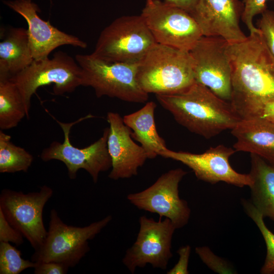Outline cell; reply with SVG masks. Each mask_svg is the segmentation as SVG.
I'll list each match as a JSON object with an SVG mask.
<instances>
[{
	"mask_svg": "<svg viewBox=\"0 0 274 274\" xmlns=\"http://www.w3.org/2000/svg\"><path fill=\"white\" fill-rule=\"evenodd\" d=\"M228 53L232 72L230 102L241 119L256 117L266 103L274 100V56L261 32L229 44Z\"/></svg>",
	"mask_w": 274,
	"mask_h": 274,
	"instance_id": "cell-1",
	"label": "cell"
},
{
	"mask_svg": "<svg viewBox=\"0 0 274 274\" xmlns=\"http://www.w3.org/2000/svg\"><path fill=\"white\" fill-rule=\"evenodd\" d=\"M156 97L177 123L206 139L231 130L242 119L230 102L196 82L182 93Z\"/></svg>",
	"mask_w": 274,
	"mask_h": 274,
	"instance_id": "cell-2",
	"label": "cell"
},
{
	"mask_svg": "<svg viewBox=\"0 0 274 274\" xmlns=\"http://www.w3.org/2000/svg\"><path fill=\"white\" fill-rule=\"evenodd\" d=\"M136 79L148 94L185 91L195 83L190 52L156 43L138 63Z\"/></svg>",
	"mask_w": 274,
	"mask_h": 274,
	"instance_id": "cell-3",
	"label": "cell"
},
{
	"mask_svg": "<svg viewBox=\"0 0 274 274\" xmlns=\"http://www.w3.org/2000/svg\"><path fill=\"white\" fill-rule=\"evenodd\" d=\"M111 215L84 227L65 224L57 211H50L49 228L46 237L41 246L31 257L36 262H56L69 268L76 266L89 251V241L112 221Z\"/></svg>",
	"mask_w": 274,
	"mask_h": 274,
	"instance_id": "cell-4",
	"label": "cell"
},
{
	"mask_svg": "<svg viewBox=\"0 0 274 274\" xmlns=\"http://www.w3.org/2000/svg\"><path fill=\"white\" fill-rule=\"evenodd\" d=\"M75 59L81 68V86L92 87L96 97L107 96L135 103L148 99L149 94L136 79L138 63L109 62L92 53L77 54Z\"/></svg>",
	"mask_w": 274,
	"mask_h": 274,
	"instance_id": "cell-5",
	"label": "cell"
},
{
	"mask_svg": "<svg viewBox=\"0 0 274 274\" xmlns=\"http://www.w3.org/2000/svg\"><path fill=\"white\" fill-rule=\"evenodd\" d=\"M156 43L141 14L123 16L101 31L92 53L109 62L137 64Z\"/></svg>",
	"mask_w": 274,
	"mask_h": 274,
	"instance_id": "cell-6",
	"label": "cell"
},
{
	"mask_svg": "<svg viewBox=\"0 0 274 274\" xmlns=\"http://www.w3.org/2000/svg\"><path fill=\"white\" fill-rule=\"evenodd\" d=\"M18 87L29 117L32 95L40 87L53 84V93H71L81 86V68L75 59L61 51L51 58L36 60L11 79Z\"/></svg>",
	"mask_w": 274,
	"mask_h": 274,
	"instance_id": "cell-7",
	"label": "cell"
},
{
	"mask_svg": "<svg viewBox=\"0 0 274 274\" xmlns=\"http://www.w3.org/2000/svg\"><path fill=\"white\" fill-rule=\"evenodd\" d=\"M94 117L89 114L70 123L56 120L63 131V142L62 143L57 141L51 143L48 147L43 150L40 154L41 159L45 162L58 160L64 163L71 179H76L78 171L83 169L90 175L93 182L96 183L99 174L108 170L112 166L107 145L109 127L104 129L102 136L98 140L84 148L74 147L70 140V133L73 126Z\"/></svg>",
	"mask_w": 274,
	"mask_h": 274,
	"instance_id": "cell-8",
	"label": "cell"
},
{
	"mask_svg": "<svg viewBox=\"0 0 274 274\" xmlns=\"http://www.w3.org/2000/svg\"><path fill=\"white\" fill-rule=\"evenodd\" d=\"M141 15L157 43L189 52L203 36L190 13L163 1L146 0Z\"/></svg>",
	"mask_w": 274,
	"mask_h": 274,
	"instance_id": "cell-9",
	"label": "cell"
},
{
	"mask_svg": "<svg viewBox=\"0 0 274 274\" xmlns=\"http://www.w3.org/2000/svg\"><path fill=\"white\" fill-rule=\"evenodd\" d=\"M53 193L51 187L44 185L39 191L24 193L4 189L0 194V210L35 250L41 246L47 234L43 213Z\"/></svg>",
	"mask_w": 274,
	"mask_h": 274,
	"instance_id": "cell-10",
	"label": "cell"
},
{
	"mask_svg": "<svg viewBox=\"0 0 274 274\" xmlns=\"http://www.w3.org/2000/svg\"><path fill=\"white\" fill-rule=\"evenodd\" d=\"M139 224L136 240L126 250L123 264L131 273L148 264L155 268L166 269L173 256L172 241L175 226L168 218L156 221L145 215L140 217Z\"/></svg>",
	"mask_w": 274,
	"mask_h": 274,
	"instance_id": "cell-11",
	"label": "cell"
},
{
	"mask_svg": "<svg viewBox=\"0 0 274 274\" xmlns=\"http://www.w3.org/2000/svg\"><path fill=\"white\" fill-rule=\"evenodd\" d=\"M229 44L220 37L203 36L189 52L193 60L195 82L230 102L232 88Z\"/></svg>",
	"mask_w": 274,
	"mask_h": 274,
	"instance_id": "cell-12",
	"label": "cell"
},
{
	"mask_svg": "<svg viewBox=\"0 0 274 274\" xmlns=\"http://www.w3.org/2000/svg\"><path fill=\"white\" fill-rule=\"evenodd\" d=\"M187 172L181 168L161 175L150 187L127 195V200L140 210L169 219L176 229L189 220L191 210L187 202L179 196V186Z\"/></svg>",
	"mask_w": 274,
	"mask_h": 274,
	"instance_id": "cell-13",
	"label": "cell"
},
{
	"mask_svg": "<svg viewBox=\"0 0 274 274\" xmlns=\"http://www.w3.org/2000/svg\"><path fill=\"white\" fill-rule=\"evenodd\" d=\"M236 152L220 145L201 154L176 152L167 148L159 156L182 163L193 171L198 179L204 182L213 184L223 182L239 187H250L252 184L250 174L237 172L229 163L230 157Z\"/></svg>",
	"mask_w": 274,
	"mask_h": 274,
	"instance_id": "cell-14",
	"label": "cell"
},
{
	"mask_svg": "<svg viewBox=\"0 0 274 274\" xmlns=\"http://www.w3.org/2000/svg\"><path fill=\"white\" fill-rule=\"evenodd\" d=\"M244 8L239 0H198L190 14L203 36L220 37L233 44L247 37L240 26Z\"/></svg>",
	"mask_w": 274,
	"mask_h": 274,
	"instance_id": "cell-15",
	"label": "cell"
},
{
	"mask_svg": "<svg viewBox=\"0 0 274 274\" xmlns=\"http://www.w3.org/2000/svg\"><path fill=\"white\" fill-rule=\"evenodd\" d=\"M3 3L20 15L28 25V33L34 59L49 57L50 53L63 45L86 48L87 43L77 37L66 33L42 19L38 13L40 9L32 0H9Z\"/></svg>",
	"mask_w": 274,
	"mask_h": 274,
	"instance_id": "cell-16",
	"label": "cell"
},
{
	"mask_svg": "<svg viewBox=\"0 0 274 274\" xmlns=\"http://www.w3.org/2000/svg\"><path fill=\"white\" fill-rule=\"evenodd\" d=\"M107 119L110 125L107 145L112 161L108 177L117 180L136 176L148 159L146 151L133 141L131 129L118 113L109 112Z\"/></svg>",
	"mask_w": 274,
	"mask_h": 274,
	"instance_id": "cell-17",
	"label": "cell"
},
{
	"mask_svg": "<svg viewBox=\"0 0 274 274\" xmlns=\"http://www.w3.org/2000/svg\"><path fill=\"white\" fill-rule=\"evenodd\" d=\"M237 151L254 154L274 165V123L259 118L242 119L231 129Z\"/></svg>",
	"mask_w": 274,
	"mask_h": 274,
	"instance_id": "cell-18",
	"label": "cell"
},
{
	"mask_svg": "<svg viewBox=\"0 0 274 274\" xmlns=\"http://www.w3.org/2000/svg\"><path fill=\"white\" fill-rule=\"evenodd\" d=\"M34 60L27 29L11 27L0 42V79H9Z\"/></svg>",
	"mask_w": 274,
	"mask_h": 274,
	"instance_id": "cell-19",
	"label": "cell"
},
{
	"mask_svg": "<svg viewBox=\"0 0 274 274\" xmlns=\"http://www.w3.org/2000/svg\"><path fill=\"white\" fill-rule=\"evenodd\" d=\"M156 108L151 101L138 111L124 116L123 122L131 129V137L139 142L148 159H154L166 150L165 142L158 134L154 119Z\"/></svg>",
	"mask_w": 274,
	"mask_h": 274,
	"instance_id": "cell-20",
	"label": "cell"
},
{
	"mask_svg": "<svg viewBox=\"0 0 274 274\" xmlns=\"http://www.w3.org/2000/svg\"><path fill=\"white\" fill-rule=\"evenodd\" d=\"M251 202L264 217L274 221V165L251 154Z\"/></svg>",
	"mask_w": 274,
	"mask_h": 274,
	"instance_id": "cell-21",
	"label": "cell"
},
{
	"mask_svg": "<svg viewBox=\"0 0 274 274\" xmlns=\"http://www.w3.org/2000/svg\"><path fill=\"white\" fill-rule=\"evenodd\" d=\"M26 112L21 93L10 79H0V128L8 130L17 126Z\"/></svg>",
	"mask_w": 274,
	"mask_h": 274,
	"instance_id": "cell-22",
	"label": "cell"
},
{
	"mask_svg": "<svg viewBox=\"0 0 274 274\" xmlns=\"http://www.w3.org/2000/svg\"><path fill=\"white\" fill-rule=\"evenodd\" d=\"M11 136L0 130V173L26 172L33 157L24 148L16 146Z\"/></svg>",
	"mask_w": 274,
	"mask_h": 274,
	"instance_id": "cell-23",
	"label": "cell"
},
{
	"mask_svg": "<svg viewBox=\"0 0 274 274\" xmlns=\"http://www.w3.org/2000/svg\"><path fill=\"white\" fill-rule=\"evenodd\" d=\"M242 203L248 216L254 222L259 229L266 246V255L260 273L270 274L274 273V233L266 226L263 216L255 207L252 202L242 199Z\"/></svg>",
	"mask_w": 274,
	"mask_h": 274,
	"instance_id": "cell-24",
	"label": "cell"
},
{
	"mask_svg": "<svg viewBox=\"0 0 274 274\" xmlns=\"http://www.w3.org/2000/svg\"><path fill=\"white\" fill-rule=\"evenodd\" d=\"M36 262L21 257L20 250L10 243L0 242V274H19L35 268Z\"/></svg>",
	"mask_w": 274,
	"mask_h": 274,
	"instance_id": "cell-25",
	"label": "cell"
},
{
	"mask_svg": "<svg viewBox=\"0 0 274 274\" xmlns=\"http://www.w3.org/2000/svg\"><path fill=\"white\" fill-rule=\"evenodd\" d=\"M195 252L203 263L214 272L222 274L236 273L228 261L215 254L208 247H197Z\"/></svg>",
	"mask_w": 274,
	"mask_h": 274,
	"instance_id": "cell-26",
	"label": "cell"
},
{
	"mask_svg": "<svg viewBox=\"0 0 274 274\" xmlns=\"http://www.w3.org/2000/svg\"><path fill=\"white\" fill-rule=\"evenodd\" d=\"M268 0H243L244 11L241 20L245 23L250 33H260V30L254 26L253 19L254 16L261 14L267 9L266 2Z\"/></svg>",
	"mask_w": 274,
	"mask_h": 274,
	"instance_id": "cell-27",
	"label": "cell"
},
{
	"mask_svg": "<svg viewBox=\"0 0 274 274\" xmlns=\"http://www.w3.org/2000/svg\"><path fill=\"white\" fill-rule=\"evenodd\" d=\"M257 27L274 56V11L267 9L262 13L257 23Z\"/></svg>",
	"mask_w": 274,
	"mask_h": 274,
	"instance_id": "cell-28",
	"label": "cell"
},
{
	"mask_svg": "<svg viewBox=\"0 0 274 274\" xmlns=\"http://www.w3.org/2000/svg\"><path fill=\"white\" fill-rule=\"evenodd\" d=\"M24 236L7 220L0 210V242L13 243L20 246L24 243Z\"/></svg>",
	"mask_w": 274,
	"mask_h": 274,
	"instance_id": "cell-29",
	"label": "cell"
},
{
	"mask_svg": "<svg viewBox=\"0 0 274 274\" xmlns=\"http://www.w3.org/2000/svg\"><path fill=\"white\" fill-rule=\"evenodd\" d=\"M191 247L186 245L179 248L177 253L179 256L177 263L167 272V274H188V263L191 253Z\"/></svg>",
	"mask_w": 274,
	"mask_h": 274,
	"instance_id": "cell-30",
	"label": "cell"
},
{
	"mask_svg": "<svg viewBox=\"0 0 274 274\" xmlns=\"http://www.w3.org/2000/svg\"><path fill=\"white\" fill-rule=\"evenodd\" d=\"M35 274H65L69 267L61 263L50 261L36 262Z\"/></svg>",
	"mask_w": 274,
	"mask_h": 274,
	"instance_id": "cell-31",
	"label": "cell"
},
{
	"mask_svg": "<svg viewBox=\"0 0 274 274\" xmlns=\"http://www.w3.org/2000/svg\"><path fill=\"white\" fill-rule=\"evenodd\" d=\"M198 0H163L166 4L174 6L190 13Z\"/></svg>",
	"mask_w": 274,
	"mask_h": 274,
	"instance_id": "cell-32",
	"label": "cell"
},
{
	"mask_svg": "<svg viewBox=\"0 0 274 274\" xmlns=\"http://www.w3.org/2000/svg\"><path fill=\"white\" fill-rule=\"evenodd\" d=\"M257 117L274 123V100L266 103L263 107Z\"/></svg>",
	"mask_w": 274,
	"mask_h": 274,
	"instance_id": "cell-33",
	"label": "cell"
},
{
	"mask_svg": "<svg viewBox=\"0 0 274 274\" xmlns=\"http://www.w3.org/2000/svg\"></svg>",
	"mask_w": 274,
	"mask_h": 274,
	"instance_id": "cell-34",
	"label": "cell"
}]
</instances>
